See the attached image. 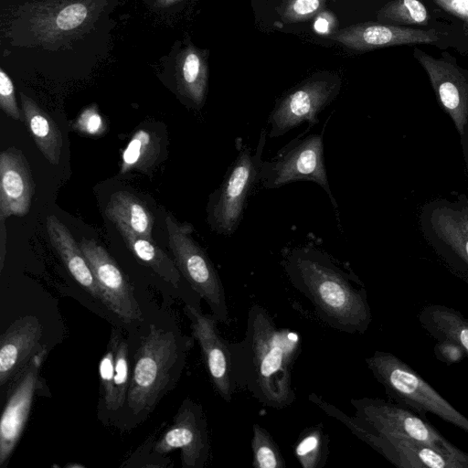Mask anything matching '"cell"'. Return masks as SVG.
I'll return each mask as SVG.
<instances>
[{"instance_id":"ba28073f","label":"cell","mask_w":468,"mask_h":468,"mask_svg":"<svg viewBox=\"0 0 468 468\" xmlns=\"http://www.w3.org/2000/svg\"><path fill=\"white\" fill-rule=\"evenodd\" d=\"M355 415L381 434L410 439L468 463V453L445 439L430 422L399 404L380 399H352Z\"/></svg>"},{"instance_id":"4316f807","label":"cell","mask_w":468,"mask_h":468,"mask_svg":"<svg viewBox=\"0 0 468 468\" xmlns=\"http://www.w3.org/2000/svg\"><path fill=\"white\" fill-rule=\"evenodd\" d=\"M293 452L303 468H323L329 452V438L323 426L314 425L303 431Z\"/></svg>"},{"instance_id":"cb8c5ba5","label":"cell","mask_w":468,"mask_h":468,"mask_svg":"<svg viewBox=\"0 0 468 468\" xmlns=\"http://www.w3.org/2000/svg\"><path fill=\"white\" fill-rule=\"evenodd\" d=\"M105 214L114 224L122 223L135 234L153 239L154 218L141 200L129 192L113 193L106 206Z\"/></svg>"},{"instance_id":"9a60e30c","label":"cell","mask_w":468,"mask_h":468,"mask_svg":"<svg viewBox=\"0 0 468 468\" xmlns=\"http://www.w3.org/2000/svg\"><path fill=\"white\" fill-rule=\"evenodd\" d=\"M441 34L435 29H420L385 23L366 22L334 33L331 38L356 51L415 44H435Z\"/></svg>"},{"instance_id":"d590c367","label":"cell","mask_w":468,"mask_h":468,"mask_svg":"<svg viewBox=\"0 0 468 468\" xmlns=\"http://www.w3.org/2000/svg\"><path fill=\"white\" fill-rule=\"evenodd\" d=\"M435 353L440 359L450 363L456 362L465 356L458 346L448 341H439L435 346Z\"/></svg>"},{"instance_id":"ab89813d","label":"cell","mask_w":468,"mask_h":468,"mask_svg":"<svg viewBox=\"0 0 468 468\" xmlns=\"http://www.w3.org/2000/svg\"><path fill=\"white\" fill-rule=\"evenodd\" d=\"M463 28L465 29L466 32H468V24H464Z\"/></svg>"},{"instance_id":"30bf717a","label":"cell","mask_w":468,"mask_h":468,"mask_svg":"<svg viewBox=\"0 0 468 468\" xmlns=\"http://www.w3.org/2000/svg\"><path fill=\"white\" fill-rule=\"evenodd\" d=\"M180 450L183 468H204L210 454L207 419L201 404L186 398L174 417L172 425L155 441L158 454Z\"/></svg>"},{"instance_id":"d6986e66","label":"cell","mask_w":468,"mask_h":468,"mask_svg":"<svg viewBox=\"0 0 468 468\" xmlns=\"http://www.w3.org/2000/svg\"><path fill=\"white\" fill-rule=\"evenodd\" d=\"M128 353L126 339L118 329L112 328L99 364L101 401L109 411L121 410L126 402L132 375Z\"/></svg>"},{"instance_id":"8fae6325","label":"cell","mask_w":468,"mask_h":468,"mask_svg":"<svg viewBox=\"0 0 468 468\" xmlns=\"http://www.w3.org/2000/svg\"><path fill=\"white\" fill-rule=\"evenodd\" d=\"M47 347L35 355L16 377L0 420V467L4 468L24 431L34 397L39 388V371L47 356Z\"/></svg>"},{"instance_id":"d4e9b609","label":"cell","mask_w":468,"mask_h":468,"mask_svg":"<svg viewBox=\"0 0 468 468\" xmlns=\"http://www.w3.org/2000/svg\"><path fill=\"white\" fill-rule=\"evenodd\" d=\"M431 226L440 239L468 265V219L463 213L449 207L436 209Z\"/></svg>"},{"instance_id":"8992f818","label":"cell","mask_w":468,"mask_h":468,"mask_svg":"<svg viewBox=\"0 0 468 468\" xmlns=\"http://www.w3.org/2000/svg\"><path fill=\"white\" fill-rule=\"evenodd\" d=\"M168 243L174 261L191 290L208 305L218 323L229 325L230 317L225 289L212 261L193 239V228L179 223L174 217H165Z\"/></svg>"},{"instance_id":"603a6c76","label":"cell","mask_w":468,"mask_h":468,"mask_svg":"<svg viewBox=\"0 0 468 468\" xmlns=\"http://www.w3.org/2000/svg\"><path fill=\"white\" fill-rule=\"evenodd\" d=\"M128 249L148 267H150L163 280L178 287L181 281L179 272L174 260L159 248L154 239H149L133 232L122 223H115Z\"/></svg>"},{"instance_id":"4dcf8cb0","label":"cell","mask_w":468,"mask_h":468,"mask_svg":"<svg viewBox=\"0 0 468 468\" xmlns=\"http://www.w3.org/2000/svg\"><path fill=\"white\" fill-rule=\"evenodd\" d=\"M326 0H285L280 8V16L286 23L308 20L322 12Z\"/></svg>"},{"instance_id":"e575fe53","label":"cell","mask_w":468,"mask_h":468,"mask_svg":"<svg viewBox=\"0 0 468 468\" xmlns=\"http://www.w3.org/2000/svg\"><path fill=\"white\" fill-rule=\"evenodd\" d=\"M446 13L468 24V0H431Z\"/></svg>"},{"instance_id":"7a4b0ae2","label":"cell","mask_w":468,"mask_h":468,"mask_svg":"<svg viewBox=\"0 0 468 468\" xmlns=\"http://www.w3.org/2000/svg\"><path fill=\"white\" fill-rule=\"evenodd\" d=\"M282 264L290 283L328 326L348 334L367 330L372 314L363 283L328 253L312 246L296 247L284 254Z\"/></svg>"},{"instance_id":"7c38bea8","label":"cell","mask_w":468,"mask_h":468,"mask_svg":"<svg viewBox=\"0 0 468 468\" xmlns=\"http://www.w3.org/2000/svg\"><path fill=\"white\" fill-rule=\"evenodd\" d=\"M80 247L102 292L103 304L123 321L141 320L133 288L114 259L94 239H82Z\"/></svg>"},{"instance_id":"9c48e42d","label":"cell","mask_w":468,"mask_h":468,"mask_svg":"<svg viewBox=\"0 0 468 468\" xmlns=\"http://www.w3.org/2000/svg\"><path fill=\"white\" fill-rule=\"evenodd\" d=\"M340 80L335 77L313 78L283 96L268 117L270 138L284 135L303 122L309 128L319 122L318 114L336 97Z\"/></svg>"},{"instance_id":"1f68e13d","label":"cell","mask_w":468,"mask_h":468,"mask_svg":"<svg viewBox=\"0 0 468 468\" xmlns=\"http://www.w3.org/2000/svg\"><path fill=\"white\" fill-rule=\"evenodd\" d=\"M72 129L90 136H101L107 130V124L96 105L83 110L72 123Z\"/></svg>"},{"instance_id":"f35d334b","label":"cell","mask_w":468,"mask_h":468,"mask_svg":"<svg viewBox=\"0 0 468 468\" xmlns=\"http://www.w3.org/2000/svg\"><path fill=\"white\" fill-rule=\"evenodd\" d=\"M461 211L463 213L465 218L468 219V207H463V208H462Z\"/></svg>"},{"instance_id":"6da1fadb","label":"cell","mask_w":468,"mask_h":468,"mask_svg":"<svg viewBox=\"0 0 468 468\" xmlns=\"http://www.w3.org/2000/svg\"><path fill=\"white\" fill-rule=\"evenodd\" d=\"M232 379L261 405L282 410L296 399L292 370L300 352V335L279 327L262 305L249 310L244 336L229 342Z\"/></svg>"},{"instance_id":"5b68a950","label":"cell","mask_w":468,"mask_h":468,"mask_svg":"<svg viewBox=\"0 0 468 468\" xmlns=\"http://www.w3.org/2000/svg\"><path fill=\"white\" fill-rule=\"evenodd\" d=\"M266 137L263 129L255 150L240 142L236 144L238 154L229 166L224 180L209 197L207 219L215 232L230 236L239 226L248 197L259 181Z\"/></svg>"},{"instance_id":"44dd1931","label":"cell","mask_w":468,"mask_h":468,"mask_svg":"<svg viewBox=\"0 0 468 468\" xmlns=\"http://www.w3.org/2000/svg\"><path fill=\"white\" fill-rule=\"evenodd\" d=\"M419 320L432 337L455 344L468 356V319L461 313L445 305L431 304L422 308Z\"/></svg>"},{"instance_id":"f1b7e54d","label":"cell","mask_w":468,"mask_h":468,"mask_svg":"<svg viewBox=\"0 0 468 468\" xmlns=\"http://www.w3.org/2000/svg\"><path fill=\"white\" fill-rule=\"evenodd\" d=\"M207 80L206 64L196 51L190 50L182 65V83L186 95L196 106H201L204 102Z\"/></svg>"},{"instance_id":"8d00e7d4","label":"cell","mask_w":468,"mask_h":468,"mask_svg":"<svg viewBox=\"0 0 468 468\" xmlns=\"http://www.w3.org/2000/svg\"><path fill=\"white\" fill-rule=\"evenodd\" d=\"M325 17H326V13L321 12L319 14V16H317L314 27L318 32H321V33L325 32L326 33L331 30L330 27L333 26V24L331 22L333 20V16H330L329 18H327V19H325Z\"/></svg>"},{"instance_id":"74e56055","label":"cell","mask_w":468,"mask_h":468,"mask_svg":"<svg viewBox=\"0 0 468 468\" xmlns=\"http://www.w3.org/2000/svg\"><path fill=\"white\" fill-rule=\"evenodd\" d=\"M1 222V256H0V270H3L4 260L5 255V221L0 220Z\"/></svg>"},{"instance_id":"3957f363","label":"cell","mask_w":468,"mask_h":468,"mask_svg":"<svg viewBox=\"0 0 468 468\" xmlns=\"http://www.w3.org/2000/svg\"><path fill=\"white\" fill-rule=\"evenodd\" d=\"M191 339L150 325L134 356L125 405L133 417H145L168 391L184 367Z\"/></svg>"},{"instance_id":"e0dca14e","label":"cell","mask_w":468,"mask_h":468,"mask_svg":"<svg viewBox=\"0 0 468 468\" xmlns=\"http://www.w3.org/2000/svg\"><path fill=\"white\" fill-rule=\"evenodd\" d=\"M35 183L24 154L10 147L0 154V220L24 217L31 207Z\"/></svg>"},{"instance_id":"d6a6232c","label":"cell","mask_w":468,"mask_h":468,"mask_svg":"<svg viewBox=\"0 0 468 468\" xmlns=\"http://www.w3.org/2000/svg\"><path fill=\"white\" fill-rule=\"evenodd\" d=\"M0 107L5 114L14 120L20 121L21 115L18 109L14 85L10 78L5 73L0 71Z\"/></svg>"},{"instance_id":"f546056e","label":"cell","mask_w":468,"mask_h":468,"mask_svg":"<svg viewBox=\"0 0 468 468\" xmlns=\"http://www.w3.org/2000/svg\"><path fill=\"white\" fill-rule=\"evenodd\" d=\"M252 465L256 468H284L285 461L270 432L255 423L250 441Z\"/></svg>"},{"instance_id":"7402d4cb","label":"cell","mask_w":468,"mask_h":468,"mask_svg":"<svg viewBox=\"0 0 468 468\" xmlns=\"http://www.w3.org/2000/svg\"><path fill=\"white\" fill-rule=\"evenodd\" d=\"M20 95L25 122L35 144L51 165H58L63 144L59 128L33 100L22 93Z\"/></svg>"},{"instance_id":"83f0119b","label":"cell","mask_w":468,"mask_h":468,"mask_svg":"<svg viewBox=\"0 0 468 468\" xmlns=\"http://www.w3.org/2000/svg\"><path fill=\"white\" fill-rule=\"evenodd\" d=\"M378 19L385 24L427 25L429 14L420 0H393L386 4L378 12Z\"/></svg>"},{"instance_id":"ffe728a7","label":"cell","mask_w":468,"mask_h":468,"mask_svg":"<svg viewBox=\"0 0 468 468\" xmlns=\"http://www.w3.org/2000/svg\"><path fill=\"white\" fill-rule=\"evenodd\" d=\"M47 232L51 245L60 256L76 282L93 298L104 303V298L90 271L88 261L69 229L56 216L46 219Z\"/></svg>"},{"instance_id":"836d02e7","label":"cell","mask_w":468,"mask_h":468,"mask_svg":"<svg viewBox=\"0 0 468 468\" xmlns=\"http://www.w3.org/2000/svg\"><path fill=\"white\" fill-rule=\"evenodd\" d=\"M87 8L81 4H73L64 7L57 16V25L60 29L69 30L79 27L87 16Z\"/></svg>"},{"instance_id":"5bb4252c","label":"cell","mask_w":468,"mask_h":468,"mask_svg":"<svg viewBox=\"0 0 468 468\" xmlns=\"http://www.w3.org/2000/svg\"><path fill=\"white\" fill-rule=\"evenodd\" d=\"M414 56L427 72L431 84L444 111L452 120L460 135L468 127V77L451 60L435 58L419 48Z\"/></svg>"},{"instance_id":"52a82bcc","label":"cell","mask_w":468,"mask_h":468,"mask_svg":"<svg viewBox=\"0 0 468 468\" xmlns=\"http://www.w3.org/2000/svg\"><path fill=\"white\" fill-rule=\"evenodd\" d=\"M324 133L300 134L271 160L262 161L259 182L266 189H276L296 181H310L319 185L336 207L330 189L324 163Z\"/></svg>"},{"instance_id":"2e32d148","label":"cell","mask_w":468,"mask_h":468,"mask_svg":"<svg viewBox=\"0 0 468 468\" xmlns=\"http://www.w3.org/2000/svg\"><path fill=\"white\" fill-rule=\"evenodd\" d=\"M366 443L400 468H468V463L445 454L428 444L381 434L371 428Z\"/></svg>"},{"instance_id":"484cf974","label":"cell","mask_w":468,"mask_h":468,"mask_svg":"<svg viewBox=\"0 0 468 468\" xmlns=\"http://www.w3.org/2000/svg\"><path fill=\"white\" fill-rule=\"evenodd\" d=\"M160 153V142L157 135L140 129L135 132L122 154L121 174L132 169L146 173L155 163Z\"/></svg>"},{"instance_id":"277c9868","label":"cell","mask_w":468,"mask_h":468,"mask_svg":"<svg viewBox=\"0 0 468 468\" xmlns=\"http://www.w3.org/2000/svg\"><path fill=\"white\" fill-rule=\"evenodd\" d=\"M366 363L386 393L399 405L436 415L468 433V418L398 356L375 351L366 358Z\"/></svg>"},{"instance_id":"ac0fdd59","label":"cell","mask_w":468,"mask_h":468,"mask_svg":"<svg viewBox=\"0 0 468 468\" xmlns=\"http://www.w3.org/2000/svg\"><path fill=\"white\" fill-rule=\"evenodd\" d=\"M43 328L34 315L16 320L0 337V386L16 378L32 357L46 346L40 345Z\"/></svg>"},{"instance_id":"4fadbf2b","label":"cell","mask_w":468,"mask_h":468,"mask_svg":"<svg viewBox=\"0 0 468 468\" xmlns=\"http://www.w3.org/2000/svg\"><path fill=\"white\" fill-rule=\"evenodd\" d=\"M184 311L190 320L193 337L197 341L213 388L226 402L237 389L232 379L229 342L219 334L218 320L204 314L200 306L186 303Z\"/></svg>"}]
</instances>
